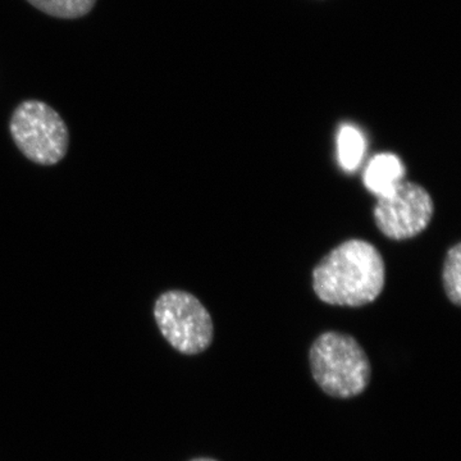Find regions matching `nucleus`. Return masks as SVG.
Wrapping results in <instances>:
<instances>
[{
  "instance_id": "obj_1",
  "label": "nucleus",
  "mask_w": 461,
  "mask_h": 461,
  "mask_svg": "<svg viewBox=\"0 0 461 461\" xmlns=\"http://www.w3.org/2000/svg\"><path fill=\"white\" fill-rule=\"evenodd\" d=\"M386 282V267L371 242L353 239L330 251L313 271L315 295L330 305L359 306L375 302Z\"/></svg>"
},
{
  "instance_id": "obj_2",
  "label": "nucleus",
  "mask_w": 461,
  "mask_h": 461,
  "mask_svg": "<svg viewBox=\"0 0 461 461\" xmlns=\"http://www.w3.org/2000/svg\"><path fill=\"white\" fill-rule=\"evenodd\" d=\"M309 366L318 387L335 399H354L371 384L372 364L357 339L327 330L309 348Z\"/></svg>"
},
{
  "instance_id": "obj_4",
  "label": "nucleus",
  "mask_w": 461,
  "mask_h": 461,
  "mask_svg": "<svg viewBox=\"0 0 461 461\" xmlns=\"http://www.w3.org/2000/svg\"><path fill=\"white\" fill-rule=\"evenodd\" d=\"M154 320L176 351L198 355L211 348L214 323L202 302L184 290L166 291L154 304Z\"/></svg>"
},
{
  "instance_id": "obj_6",
  "label": "nucleus",
  "mask_w": 461,
  "mask_h": 461,
  "mask_svg": "<svg viewBox=\"0 0 461 461\" xmlns=\"http://www.w3.org/2000/svg\"><path fill=\"white\" fill-rule=\"evenodd\" d=\"M403 176L405 167L402 159L393 153H382L372 158L364 172L363 180L366 189L381 198L395 189Z\"/></svg>"
},
{
  "instance_id": "obj_10",
  "label": "nucleus",
  "mask_w": 461,
  "mask_h": 461,
  "mask_svg": "<svg viewBox=\"0 0 461 461\" xmlns=\"http://www.w3.org/2000/svg\"><path fill=\"white\" fill-rule=\"evenodd\" d=\"M190 461H218V460L212 459V457H196V459H193Z\"/></svg>"
},
{
  "instance_id": "obj_5",
  "label": "nucleus",
  "mask_w": 461,
  "mask_h": 461,
  "mask_svg": "<svg viewBox=\"0 0 461 461\" xmlns=\"http://www.w3.org/2000/svg\"><path fill=\"white\" fill-rule=\"evenodd\" d=\"M435 204L429 191L415 182H400L375 206V224L386 238L402 241L415 238L429 227Z\"/></svg>"
},
{
  "instance_id": "obj_3",
  "label": "nucleus",
  "mask_w": 461,
  "mask_h": 461,
  "mask_svg": "<svg viewBox=\"0 0 461 461\" xmlns=\"http://www.w3.org/2000/svg\"><path fill=\"white\" fill-rule=\"evenodd\" d=\"M9 132L18 150L39 166H56L68 153L69 130L62 115L48 103H20L9 120Z\"/></svg>"
},
{
  "instance_id": "obj_9",
  "label": "nucleus",
  "mask_w": 461,
  "mask_h": 461,
  "mask_svg": "<svg viewBox=\"0 0 461 461\" xmlns=\"http://www.w3.org/2000/svg\"><path fill=\"white\" fill-rule=\"evenodd\" d=\"M446 295L453 304L461 305V244L447 251L442 272Z\"/></svg>"
},
{
  "instance_id": "obj_7",
  "label": "nucleus",
  "mask_w": 461,
  "mask_h": 461,
  "mask_svg": "<svg viewBox=\"0 0 461 461\" xmlns=\"http://www.w3.org/2000/svg\"><path fill=\"white\" fill-rule=\"evenodd\" d=\"M366 139L353 124H342L338 135L339 162L346 172L357 171L366 154Z\"/></svg>"
},
{
  "instance_id": "obj_8",
  "label": "nucleus",
  "mask_w": 461,
  "mask_h": 461,
  "mask_svg": "<svg viewBox=\"0 0 461 461\" xmlns=\"http://www.w3.org/2000/svg\"><path fill=\"white\" fill-rule=\"evenodd\" d=\"M27 3L54 18L60 20H77L87 16L94 7L96 0H26Z\"/></svg>"
}]
</instances>
